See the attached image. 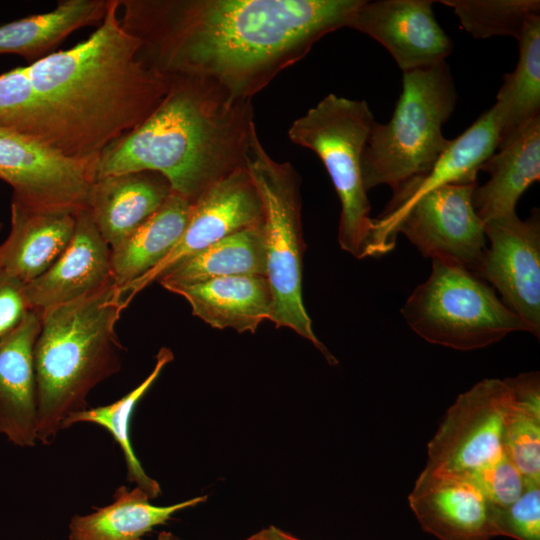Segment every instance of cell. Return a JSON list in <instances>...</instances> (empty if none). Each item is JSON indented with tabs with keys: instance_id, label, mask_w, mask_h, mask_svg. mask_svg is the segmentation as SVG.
<instances>
[{
	"instance_id": "obj_1",
	"label": "cell",
	"mask_w": 540,
	"mask_h": 540,
	"mask_svg": "<svg viewBox=\"0 0 540 540\" xmlns=\"http://www.w3.org/2000/svg\"><path fill=\"white\" fill-rule=\"evenodd\" d=\"M362 0H119L140 58L251 99L348 23Z\"/></svg>"
},
{
	"instance_id": "obj_2",
	"label": "cell",
	"mask_w": 540,
	"mask_h": 540,
	"mask_svg": "<svg viewBox=\"0 0 540 540\" xmlns=\"http://www.w3.org/2000/svg\"><path fill=\"white\" fill-rule=\"evenodd\" d=\"M140 46L122 26L119 0H108L88 38L25 66L39 141L69 158H98L141 124L166 95L170 78L140 58Z\"/></svg>"
},
{
	"instance_id": "obj_3",
	"label": "cell",
	"mask_w": 540,
	"mask_h": 540,
	"mask_svg": "<svg viewBox=\"0 0 540 540\" xmlns=\"http://www.w3.org/2000/svg\"><path fill=\"white\" fill-rule=\"evenodd\" d=\"M153 112L99 156L96 178L137 171L163 175L193 202L206 188L246 167L256 130L251 99L203 78L174 76Z\"/></svg>"
},
{
	"instance_id": "obj_4",
	"label": "cell",
	"mask_w": 540,
	"mask_h": 540,
	"mask_svg": "<svg viewBox=\"0 0 540 540\" xmlns=\"http://www.w3.org/2000/svg\"><path fill=\"white\" fill-rule=\"evenodd\" d=\"M124 306L114 282L41 313L34 346L37 441L51 444L87 396L121 368L116 324Z\"/></svg>"
},
{
	"instance_id": "obj_5",
	"label": "cell",
	"mask_w": 540,
	"mask_h": 540,
	"mask_svg": "<svg viewBox=\"0 0 540 540\" xmlns=\"http://www.w3.org/2000/svg\"><path fill=\"white\" fill-rule=\"evenodd\" d=\"M456 102L446 62L403 72L402 92L391 119L374 122L363 150L365 190L386 184L395 192L427 173L449 144L442 127Z\"/></svg>"
},
{
	"instance_id": "obj_6",
	"label": "cell",
	"mask_w": 540,
	"mask_h": 540,
	"mask_svg": "<svg viewBox=\"0 0 540 540\" xmlns=\"http://www.w3.org/2000/svg\"><path fill=\"white\" fill-rule=\"evenodd\" d=\"M246 168L259 192L263 209L266 278L273 296L270 320L310 341L331 365L336 358L315 335L303 295L305 242L301 222L300 178L289 162L273 159L254 133Z\"/></svg>"
},
{
	"instance_id": "obj_7",
	"label": "cell",
	"mask_w": 540,
	"mask_h": 540,
	"mask_svg": "<svg viewBox=\"0 0 540 540\" xmlns=\"http://www.w3.org/2000/svg\"><path fill=\"white\" fill-rule=\"evenodd\" d=\"M374 122L365 100L331 93L288 130L292 143L313 151L324 164L341 203L339 245L358 259L367 257L373 229L361 158Z\"/></svg>"
},
{
	"instance_id": "obj_8",
	"label": "cell",
	"mask_w": 540,
	"mask_h": 540,
	"mask_svg": "<svg viewBox=\"0 0 540 540\" xmlns=\"http://www.w3.org/2000/svg\"><path fill=\"white\" fill-rule=\"evenodd\" d=\"M401 314L427 342L460 351L484 348L516 331L529 332L481 277L438 259L432 260L428 279L414 289Z\"/></svg>"
},
{
	"instance_id": "obj_9",
	"label": "cell",
	"mask_w": 540,
	"mask_h": 540,
	"mask_svg": "<svg viewBox=\"0 0 540 540\" xmlns=\"http://www.w3.org/2000/svg\"><path fill=\"white\" fill-rule=\"evenodd\" d=\"M98 158H69L0 127V179L13 189L11 200L34 210L75 215L87 209Z\"/></svg>"
},
{
	"instance_id": "obj_10",
	"label": "cell",
	"mask_w": 540,
	"mask_h": 540,
	"mask_svg": "<svg viewBox=\"0 0 540 540\" xmlns=\"http://www.w3.org/2000/svg\"><path fill=\"white\" fill-rule=\"evenodd\" d=\"M510 396L506 379L496 378L458 395L427 445L426 467L469 475L501 455Z\"/></svg>"
},
{
	"instance_id": "obj_11",
	"label": "cell",
	"mask_w": 540,
	"mask_h": 540,
	"mask_svg": "<svg viewBox=\"0 0 540 540\" xmlns=\"http://www.w3.org/2000/svg\"><path fill=\"white\" fill-rule=\"evenodd\" d=\"M477 182L434 189L414 201L393 223L424 257L460 265L477 274L486 246L485 224L472 202Z\"/></svg>"
},
{
	"instance_id": "obj_12",
	"label": "cell",
	"mask_w": 540,
	"mask_h": 540,
	"mask_svg": "<svg viewBox=\"0 0 540 540\" xmlns=\"http://www.w3.org/2000/svg\"><path fill=\"white\" fill-rule=\"evenodd\" d=\"M263 204L246 167L206 188L191 204L185 231L173 250L155 268L118 290L127 307L143 289L158 282L186 258L234 232L262 224Z\"/></svg>"
},
{
	"instance_id": "obj_13",
	"label": "cell",
	"mask_w": 540,
	"mask_h": 540,
	"mask_svg": "<svg viewBox=\"0 0 540 540\" xmlns=\"http://www.w3.org/2000/svg\"><path fill=\"white\" fill-rule=\"evenodd\" d=\"M486 248L477 275L496 289L501 301L540 335V215L516 213L485 223Z\"/></svg>"
},
{
	"instance_id": "obj_14",
	"label": "cell",
	"mask_w": 540,
	"mask_h": 540,
	"mask_svg": "<svg viewBox=\"0 0 540 540\" xmlns=\"http://www.w3.org/2000/svg\"><path fill=\"white\" fill-rule=\"evenodd\" d=\"M431 0H362L348 27L379 42L402 72L442 62L453 43L438 24Z\"/></svg>"
},
{
	"instance_id": "obj_15",
	"label": "cell",
	"mask_w": 540,
	"mask_h": 540,
	"mask_svg": "<svg viewBox=\"0 0 540 540\" xmlns=\"http://www.w3.org/2000/svg\"><path fill=\"white\" fill-rule=\"evenodd\" d=\"M499 125L493 108L484 112L453 140L424 175L397 191L384 212L373 219L367 257H379L393 250L390 229L396 219L418 198L441 186L476 182L482 164L497 150Z\"/></svg>"
},
{
	"instance_id": "obj_16",
	"label": "cell",
	"mask_w": 540,
	"mask_h": 540,
	"mask_svg": "<svg viewBox=\"0 0 540 540\" xmlns=\"http://www.w3.org/2000/svg\"><path fill=\"white\" fill-rule=\"evenodd\" d=\"M408 502L422 529L439 540H490L496 536L492 505L467 476L425 467Z\"/></svg>"
},
{
	"instance_id": "obj_17",
	"label": "cell",
	"mask_w": 540,
	"mask_h": 540,
	"mask_svg": "<svg viewBox=\"0 0 540 540\" xmlns=\"http://www.w3.org/2000/svg\"><path fill=\"white\" fill-rule=\"evenodd\" d=\"M110 253L89 211L76 213L67 248L46 272L25 285L30 308L43 311L82 298L113 282Z\"/></svg>"
},
{
	"instance_id": "obj_18",
	"label": "cell",
	"mask_w": 540,
	"mask_h": 540,
	"mask_svg": "<svg viewBox=\"0 0 540 540\" xmlns=\"http://www.w3.org/2000/svg\"><path fill=\"white\" fill-rule=\"evenodd\" d=\"M41 313L30 310L0 337V434L19 447L37 442L34 346Z\"/></svg>"
},
{
	"instance_id": "obj_19",
	"label": "cell",
	"mask_w": 540,
	"mask_h": 540,
	"mask_svg": "<svg viewBox=\"0 0 540 540\" xmlns=\"http://www.w3.org/2000/svg\"><path fill=\"white\" fill-rule=\"evenodd\" d=\"M171 192L167 179L157 172L108 175L94 180L87 210L111 249L152 216Z\"/></svg>"
},
{
	"instance_id": "obj_20",
	"label": "cell",
	"mask_w": 540,
	"mask_h": 540,
	"mask_svg": "<svg viewBox=\"0 0 540 540\" xmlns=\"http://www.w3.org/2000/svg\"><path fill=\"white\" fill-rule=\"evenodd\" d=\"M171 293L183 297L192 314L217 329L255 333L270 320L273 296L265 276L238 275L177 287Z\"/></svg>"
},
{
	"instance_id": "obj_21",
	"label": "cell",
	"mask_w": 540,
	"mask_h": 540,
	"mask_svg": "<svg viewBox=\"0 0 540 540\" xmlns=\"http://www.w3.org/2000/svg\"><path fill=\"white\" fill-rule=\"evenodd\" d=\"M75 215L40 211L11 200L10 231L0 244V262L25 284L46 272L69 245Z\"/></svg>"
},
{
	"instance_id": "obj_22",
	"label": "cell",
	"mask_w": 540,
	"mask_h": 540,
	"mask_svg": "<svg viewBox=\"0 0 540 540\" xmlns=\"http://www.w3.org/2000/svg\"><path fill=\"white\" fill-rule=\"evenodd\" d=\"M480 171L490 175L485 184L476 186L472 195L473 207L482 222L516 213L519 198L540 179V117L497 148Z\"/></svg>"
},
{
	"instance_id": "obj_23",
	"label": "cell",
	"mask_w": 540,
	"mask_h": 540,
	"mask_svg": "<svg viewBox=\"0 0 540 540\" xmlns=\"http://www.w3.org/2000/svg\"><path fill=\"white\" fill-rule=\"evenodd\" d=\"M192 202L171 192L162 206L111 248V275L118 290L155 268L173 250L188 223Z\"/></svg>"
},
{
	"instance_id": "obj_24",
	"label": "cell",
	"mask_w": 540,
	"mask_h": 540,
	"mask_svg": "<svg viewBox=\"0 0 540 540\" xmlns=\"http://www.w3.org/2000/svg\"><path fill=\"white\" fill-rule=\"evenodd\" d=\"M197 496L168 506L150 503L140 488L120 486L111 504L86 515H75L69 523V540H139L179 511L204 503Z\"/></svg>"
},
{
	"instance_id": "obj_25",
	"label": "cell",
	"mask_w": 540,
	"mask_h": 540,
	"mask_svg": "<svg viewBox=\"0 0 540 540\" xmlns=\"http://www.w3.org/2000/svg\"><path fill=\"white\" fill-rule=\"evenodd\" d=\"M263 223L234 232L186 258L158 280L170 291L211 279L258 275L266 277Z\"/></svg>"
},
{
	"instance_id": "obj_26",
	"label": "cell",
	"mask_w": 540,
	"mask_h": 540,
	"mask_svg": "<svg viewBox=\"0 0 540 540\" xmlns=\"http://www.w3.org/2000/svg\"><path fill=\"white\" fill-rule=\"evenodd\" d=\"M108 0H64L48 12L30 15L0 26V54H16L33 62L74 31L98 26Z\"/></svg>"
},
{
	"instance_id": "obj_27",
	"label": "cell",
	"mask_w": 540,
	"mask_h": 540,
	"mask_svg": "<svg viewBox=\"0 0 540 540\" xmlns=\"http://www.w3.org/2000/svg\"><path fill=\"white\" fill-rule=\"evenodd\" d=\"M517 40L518 63L513 72L503 76L492 107L499 125L497 148L540 117V13L527 18Z\"/></svg>"
},
{
	"instance_id": "obj_28",
	"label": "cell",
	"mask_w": 540,
	"mask_h": 540,
	"mask_svg": "<svg viewBox=\"0 0 540 540\" xmlns=\"http://www.w3.org/2000/svg\"><path fill=\"white\" fill-rule=\"evenodd\" d=\"M174 359L173 352L162 347L156 355V363L150 374L133 390L119 400L105 406L87 408L69 416L63 423L62 430L78 423H93L105 428L122 450L127 468V479L142 489L150 499L161 493L157 481L149 477L136 457L130 442L129 426L133 410L158 379L164 367Z\"/></svg>"
},
{
	"instance_id": "obj_29",
	"label": "cell",
	"mask_w": 540,
	"mask_h": 540,
	"mask_svg": "<svg viewBox=\"0 0 540 540\" xmlns=\"http://www.w3.org/2000/svg\"><path fill=\"white\" fill-rule=\"evenodd\" d=\"M510 401L504 447L526 481H540V378L538 372L506 379Z\"/></svg>"
},
{
	"instance_id": "obj_30",
	"label": "cell",
	"mask_w": 540,
	"mask_h": 540,
	"mask_svg": "<svg viewBox=\"0 0 540 540\" xmlns=\"http://www.w3.org/2000/svg\"><path fill=\"white\" fill-rule=\"evenodd\" d=\"M453 8L462 27L475 38L512 36L522 32L527 18L540 13L538 0H441Z\"/></svg>"
},
{
	"instance_id": "obj_31",
	"label": "cell",
	"mask_w": 540,
	"mask_h": 540,
	"mask_svg": "<svg viewBox=\"0 0 540 540\" xmlns=\"http://www.w3.org/2000/svg\"><path fill=\"white\" fill-rule=\"evenodd\" d=\"M496 536L540 540V481H526L517 500L505 507L492 506Z\"/></svg>"
},
{
	"instance_id": "obj_32",
	"label": "cell",
	"mask_w": 540,
	"mask_h": 540,
	"mask_svg": "<svg viewBox=\"0 0 540 540\" xmlns=\"http://www.w3.org/2000/svg\"><path fill=\"white\" fill-rule=\"evenodd\" d=\"M487 501L495 507H505L522 494L526 480L506 450L497 458L469 475Z\"/></svg>"
},
{
	"instance_id": "obj_33",
	"label": "cell",
	"mask_w": 540,
	"mask_h": 540,
	"mask_svg": "<svg viewBox=\"0 0 540 540\" xmlns=\"http://www.w3.org/2000/svg\"><path fill=\"white\" fill-rule=\"evenodd\" d=\"M25 285L0 262V337L32 310L26 298Z\"/></svg>"
},
{
	"instance_id": "obj_34",
	"label": "cell",
	"mask_w": 540,
	"mask_h": 540,
	"mask_svg": "<svg viewBox=\"0 0 540 540\" xmlns=\"http://www.w3.org/2000/svg\"><path fill=\"white\" fill-rule=\"evenodd\" d=\"M258 533L262 540H301L275 526H269Z\"/></svg>"
},
{
	"instance_id": "obj_35",
	"label": "cell",
	"mask_w": 540,
	"mask_h": 540,
	"mask_svg": "<svg viewBox=\"0 0 540 540\" xmlns=\"http://www.w3.org/2000/svg\"><path fill=\"white\" fill-rule=\"evenodd\" d=\"M156 540H177L174 535L168 531H162L158 534Z\"/></svg>"
},
{
	"instance_id": "obj_36",
	"label": "cell",
	"mask_w": 540,
	"mask_h": 540,
	"mask_svg": "<svg viewBox=\"0 0 540 540\" xmlns=\"http://www.w3.org/2000/svg\"><path fill=\"white\" fill-rule=\"evenodd\" d=\"M247 540H262L259 533H256L254 535H252L251 537H249Z\"/></svg>"
},
{
	"instance_id": "obj_37",
	"label": "cell",
	"mask_w": 540,
	"mask_h": 540,
	"mask_svg": "<svg viewBox=\"0 0 540 540\" xmlns=\"http://www.w3.org/2000/svg\"><path fill=\"white\" fill-rule=\"evenodd\" d=\"M1 228H2V224L0 223V230H1Z\"/></svg>"
},
{
	"instance_id": "obj_38",
	"label": "cell",
	"mask_w": 540,
	"mask_h": 540,
	"mask_svg": "<svg viewBox=\"0 0 540 540\" xmlns=\"http://www.w3.org/2000/svg\"><path fill=\"white\" fill-rule=\"evenodd\" d=\"M178 540V539H177Z\"/></svg>"
}]
</instances>
